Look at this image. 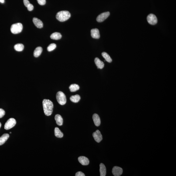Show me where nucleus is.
<instances>
[{
	"label": "nucleus",
	"instance_id": "7c9ffc66",
	"mask_svg": "<svg viewBox=\"0 0 176 176\" xmlns=\"http://www.w3.org/2000/svg\"><path fill=\"white\" fill-rule=\"evenodd\" d=\"M4 0H0V2L1 3H4Z\"/></svg>",
	"mask_w": 176,
	"mask_h": 176
},
{
	"label": "nucleus",
	"instance_id": "b1692460",
	"mask_svg": "<svg viewBox=\"0 0 176 176\" xmlns=\"http://www.w3.org/2000/svg\"><path fill=\"white\" fill-rule=\"evenodd\" d=\"M14 48L16 51L20 52L23 51L24 49V46L22 44H17L14 45Z\"/></svg>",
	"mask_w": 176,
	"mask_h": 176
},
{
	"label": "nucleus",
	"instance_id": "c756f323",
	"mask_svg": "<svg viewBox=\"0 0 176 176\" xmlns=\"http://www.w3.org/2000/svg\"><path fill=\"white\" fill-rule=\"evenodd\" d=\"M23 2H24V5L26 7H27L30 4L28 0H23Z\"/></svg>",
	"mask_w": 176,
	"mask_h": 176
},
{
	"label": "nucleus",
	"instance_id": "423d86ee",
	"mask_svg": "<svg viewBox=\"0 0 176 176\" xmlns=\"http://www.w3.org/2000/svg\"><path fill=\"white\" fill-rule=\"evenodd\" d=\"M147 19L148 23L151 25H155L158 22L156 16L153 14H149L147 17Z\"/></svg>",
	"mask_w": 176,
	"mask_h": 176
},
{
	"label": "nucleus",
	"instance_id": "4468645a",
	"mask_svg": "<svg viewBox=\"0 0 176 176\" xmlns=\"http://www.w3.org/2000/svg\"><path fill=\"white\" fill-rule=\"evenodd\" d=\"M95 62L98 69H103L104 67V64L103 62L101 61L98 58L96 57L95 58Z\"/></svg>",
	"mask_w": 176,
	"mask_h": 176
},
{
	"label": "nucleus",
	"instance_id": "cd10ccee",
	"mask_svg": "<svg viewBox=\"0 0 176 176\" xmlns=\"http://www.w3.org/2000/svg\"><path fill=\"white\" fill-rule=\"evenodd\" d=\"M28 10L29 11H32L33 10V8H34V7L30 3L28 5V6L27 7Z\"/></svg>",
	"mask_w": 176,
	"mask_h": 176
},
{
	"label": "nucleus",
	"instance_id": "412c9836",
	"mask_svg": "<svg viewBox=\"0 0 176 176\" xmlns=\"http://www.w3.org/2000/svg\"><path fill=\"white\" fill-rule=\"evenodd\" d=\"M81 97L79 95L72 96L70 98V99L72 102L74 103H77L80 100Z\"/></svg>",
	"mask_w": 176,
	"mask_h": 176
},
{
	"label": "nucleus",
	"instance_id": "a211bd4d",
	"mask_svg": "<svg viewBox=\"0 0 176 176\" xmlns=\"http://www.w3.org/2000/svg\"><path fill=\"white\" fill-rule=\"evenodd\" d=\"M62 37V35L61 34L58 32H55L51 34L50 38L51 39L54 40H58L61 39Z\"/></svg>",
	"mask_w": 176,
	"mask_h": 176
},
{
	"label": "nucleus",
	"instance_id": "6ab92c4d",
	"mask_svg": "<svg viewBox=\"0 0 176 176\" xmlns=\"http://www.w3.org/2000/svg\"><path fill=\"white\" fill-rule=\"evenodd\" d=\"M55 134L56 136L59 138H62L63 136V134L60 131L59 128L57 127H56L54 130Z\"/></svg>",
	"mask_w": 176,
	"mask_h": 176
},
{
	"label": "nucleus",
	"instance_id": "4be33fe9",
	"mask_svg": "<svg viewBox=\"0 0 176 176\" xmlns=\"http://www.w3.org/2000/svg\"><path fill=\"white\" fill-rule=\"evenodd\" d=\"M80 87L78 85L76 84H73L70 85L69 87V89L71 92H74L77 91L79 89Z\"/></svg>",
	"mask_w": 176,
	"mask_h": 176
},
{
	"label": "nucleus",
	"instance_id": "9b49d317",
	"mask_svg": "<svg viewBox=\"0 0 176 176\" xmlns=\"http://www.w3.org/2000/svg\"><path fill=\"white\" fill-rule=\"evenodd\" d=\"M91 36L93 38L99 39L100 38L99 31L98 29L95 28L91 29Z\"/></svg>",
	"mask_w": 176,
	"mask_h": 176
},
{
	"label": "nucleus",
	"instance_id": "ddd939ff",
	"mask_svg": "<svg viewBox=\"0 0 176 176\" xmlns=\"http://www.w3.org/2000/svg\"><path fill=\"white\" fill-rule=\"evenodd\" d=\"M92 118L95 125L96 126H99L100 125L101 121L100 117L99 115L95 113L93 115Z\"/></svg>",
	"mask_w": 176,
	"mask_h": 176
},
{
	"label": "nucleus",
	"instance_id": "f257e3e1",
	"mask_svg": "<svg viewBox=\"0 0 176 176\" xmlns=\"http://www.w3.org/2000/svg\"><path fill=\"white\" fill-rule=\"evenodd\" d=\"M44 112L46 115L50 116L52 114L54 108L53 102L49 99H44L42 101Z\"/></svg>",
	"mask_w": 176,
	"mask_h": 176
},
{
	"label": "nucleus",
	"instance_id": "a878e982",
	"mask_svg": "<svg viewBox=\"0 0 176 176\" xmlns=\"http://www.w3.org/2000/svg\"><path fill=\"white\" fill-rule=\"evenodd\" d=\"M5 111L4 110L1 108H0V118H2L5 114Z\"/></svg>",
	"mask_w": 176,
	"mask_h": 176
},
{
	"label": "nucleus",
	"instance_id": "2f4dec72",
	"mask_svg": "<svg viewBox=\"0 0 176 176\" xmlns=\"http://www.w3.org/2000/svg\"><path fill=\"white\" fill-rule=\"evenodd\" d=\"M1 123L0 122V128L1 127Z\"/></svg>",
	"mask_w": 176,
	"mask_h": 176
},
{
	"label": "nucleus",
	"instance_id": "1a4fd4ad",
	"mask_svg": "<svg viewBox=\"0 0 176 176\" xmlns=\"http://www.w3.org/2000/svg\"><path fill=\"white\" fill-rule=\"evenodd\" d=\"M123 172L122 169L119 167L114 166L113 168L112 173L114 176H120L122 174Z\"/></svg>",
	"mask_w": 176,
	"mask_h": 176
},
{
	"label": "nucleus",
	"instance_id": "473e14b6",
	"mask_svg": "<svg viewBox=\"0 0 176 176\" xmlns=\"http://www.w3.org/2000/svg\"><path fill=\"white\" fill-rule=\"evenodd\" d=\"M10 134H11V132H10Z\"/></svg>",
	"mask_w": 176,
	"mask_h": 176
},
{
	"label": "nucleus",
	"instance_id": "2eb2a0df",
	"mask_svg": "<svg viewBox=\"0 0 176 176\" xmlns=\"http://www.w3.org/2000/svg\"><path fill=\"white\" fill-rule=\"evenodd\" d=\"M55 120L58 125L61 126L63 124V119L62 116L59 114H56L55 116Z\"/></svg>",
	"mask_w": 176,
	"mask_h": 176
},
{
	"label": "nucleus",
	"instance_id": "20e7f679",
	"mask_svg": "<svg viewBox=\"0 0 176 176\" xmlns=\"http://www.w3.org/2000/svg\"><path fill=\"white\" fill-rule=\"evenodd\" d=\"M23 26L20 23H17L13 24L11 26V31L12 33L14 34H18L21 32L23 30Z\"/></svg>",
	"mask_w": 176,
	"mask_h": 176
},
{
	"label": "nucleus",
	"instance_id": "7ed1b4c3",
	"mask_svg": "<svg viewBox=\"0 0 176 176\" xmlns=\"http://www.w3.org/2000/svg\"><path fill=\"white\" fill-rule=\"evenodd\" d=\"M56 98L58 102L60 105H64L66 103L67 99L66 96L61 91H59L57 93Z\"/></svg>",
	"mask_w": 176,
	"mask_h": 176
},
{
	"label": "nucleus",
	"instance_id": "f3484780",
	"mask_svg": "<svg viewBox=\"0 0 176 176\" xmlns=\"http://www.w3.org/2000/svg\"><path fill=\"white\" fill-rule=\"evenodd\" d=\"M100 176H105L106 174V169L105 165L101 163L100 164Z\"/></svg>",
	"mask_w": 176,
	"mask_h": 176
},
{
	"label": "nucleus",
	"instance_id": "39448f33",
	"mask_svg": "<svg viewBox=\"0 0 176 176\" xmlns=\"http://www.w3.org/2000/svg\"><path fill=\"white\" fill-rule=\"evenodd\" d=\"M16 123V122L15 119L14 118H11L6 123L4 126V128L6 130H9L14 127Z\"/></svg>",
	"mask_w": 176,
	"mask_h": 176
},
{
	"label": "nucleus",
	"instance_id": "bb28decb",
	"mask_svg": "<svg viewBox=\"0 0 176 176\" xmlns=\"http://www.w3.org/2000/svg\"><path fill=\"white\" fill-rule=\"evenodd\" d=\"M38 3L41 5H44L46 3V0H37Z\"/></svg>",
	"mask_w": 176,
	"mask_h": 176
},
{
	"label": "nucleus",
	"instance_id": "f8f14e48",
	"mask_svg": "<svg viewBox=\"0 0 176 176\" xmlns=\"http://www.w3.org/2000/svg\"><path fill=\"white\" fill-rule=\"evenodd\" d=\"M33 21L35 26L38 28H42L43 27L42 22L39 19L34 17L33 19Z\"/></svg>",
	"mask_w": 176,
	"mask_h": 176
},
{
	"label": "nucleus",
	"instance_id": "f03ea898",
	"mask_svg": "<svg viewBox=\"0 0 176 176\" xmlns=\"http://www.w3.org/2000/svg\"><path fill=\"white\" fill-rule=\"evenodd\" d=\"M70 13L68 11H61L57 14L56 18L60 22H64L67 20L70 17Z\"/></svg>",
	"mask_w": 176,
	"mask_h": 176
},
{
	"label": "nucleus",
	"instance_id": "dca6fc26",
	"mask_svg": "<svg viewBox=\"0 0 176 176\" xmlns=\"http://www.w3.org/2000/svg\"><path fill=\"white\" fill-rule=\"evenodd\" d=\"M9 137V134H4L0 137V146L4 144Z\"/></svg>",
	"mask_w": 176,
	"mask_h": 176
},
{
	"label": "nucleus",
	"instance_id": "6e6552de",
	"mask_svg": "<svg viewBox=\"0 0 176 176\" xmlns=\"http://www.w3.org/2000/svg\"><path fill=\"white\" fill-rule=\"evenodd\" d=\"M93 136L95 141L98 143L100 142L102 140V135L99 130H97L95 132L93 133Z\"/></svg>",
	"mask_w": 176,
	"mask_h": 176
},
{
	"label": "nucleus",
	"instance_id": "5701e85b",
	"mask_svg": "<svg viewBox=\"0 0 176 176\" xmlns=\"http://www.w3.org/2000/svg\"><path fill=\"white\" fill-rule=\"evenodd\" d=\"M102 55L107 62L109 63L112 62V59L107 53L105 52H103L102 53Z\"/></svg>",
	"mask_w": 176,
	"mask_h": 176
},
{
	"label": "nucleus",
	"instance_id": "393cba45",
	"mask_svg": "<svg viewBox=\"0 0 176 176\" xmlns=\"http://www.w3.org/2000/svg\"><path fill=\"white\" fill-rule=\"evenodd\" d=\"M56 45L55 43H52L50 44V45H49L47 47V49L48 51L49 52H51L53 51L55 49V48H56Z\"/></svg>",
	"mask_w": 176,
	"mask_h": 176
},
{
	"label": "nucleus",
	"instance_id": "c85d7f7f",
	"mask_svg": "<svg viewBox=\"0 0 176 176\" xmlns=\"http://www.w3.org/2000/svg\"><path fill=\"white\" fill-rule=\"evenodd\" d=\"M75 176H85L83 172H77L75 174Z\"/></svg>",
	"mask_w": 176,
	"mask_h": 176
},
{
	"label": "nucleus",
	"instance_id": "aec40b11",
	"mask_svg": "<svg viewBox=\"0 0 176 176\" xmlns=\"http://www.w3.org/2000/svg\"><path fill=\"white\" fill-rule=\"evenodd\" d=\"M42 51V48L41 47H37L35 49L34 52V56L37 57L40 55Z\"/></svg>",
	"mask_w": 176,
	"mask_h": 176
},
{
	"label": "nucleus",
	"instance_id": "9d476101",
	"mask_svg": "<svg viewBox=\"0 0 176 176\" xmlns=\"http://www.w3.org/2000/svg\"><path fill=\"white\" fill-rule=\"evenodd\" d=\"M78 160L81 164L83 165H87L89 164V161L87 158L84 156H79Z\"/></svg>",
	"mask_w": 176,
	"mask_h": 176
},
{
	"label": "nucleus",
	"instance_id": "0eeeda50",
	"mask_svg": "<svg viewBox=\"0 0 176 176\" xmlns=\"http://www.w3.org/2000/svg\"><path fill=\"white\" fill-rule=\"evenodd\" d=\"M110 15L109 12H106L102 13L97 17V21L99 22H103Z\"/></svg>",
	"mask_w": 176,
	"mask_h": 176
}]
</instances>
